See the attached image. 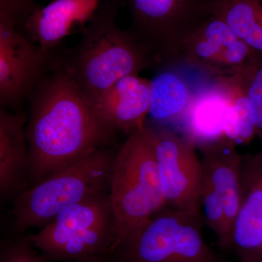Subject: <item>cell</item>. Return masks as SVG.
I'll return each instance as SVG.
<instances>
[{
	"label": "cell",
	"instance_id": "cell-25",
	"mask_svg": "<svg viewBox=\"0 0 262 262\" xmlns=\"http://www.w3.org/2000/svg\"><path fill=\"white\" fill-rule=\"evenodd\" d=\"M116 262H117V261H116Z\"/></svg>",
	"mask_w": 262,
	"mask_h": 262
},
{
	"label": "cell",
	"instance_id": "cell-13",
	"mask_svg": "<svg viewBox=\"0 0 262 262\" xmlns=\"http://www.w3.org/2000/svg\"><path fill=\"white\" fill-rule=\"evenodd\" d=\"M151 80L129 75L104 91L94 105L98 113L117 132L130 134L145 125L150 110Z\"/></svg>",
	"mask_w": 262,
	"mask_h": 262
},
{
	"label": "cell",
	"instance_id": "cell-7",
	"mask_svg": "<svg viewBox=\"0 0 262 262\" xmlns=\"http://www.w3.org/2000/svg\"><path fill=\"white\" fill-rule=\"evenodd\" d=\"M203 164L201 212L220 248L229 250L239 207L243 155L227 139L198 148Z\"/></svg>",
	"mask_w": 262,
	"mask_h": 262
},
{
	"label": "cell",
	"instance_id": "cell-23",
	"mask_svg": "<svg viewBox=\"0 0 262 262\" xmlns=\"http://www.w3.org/2000/svg\"><path fill=\"white\" fill-rule=\"evenodd\" d=\"M86 262H116L115 258L112 256H107V257L96 258V259L91 260V261Z\"/></svg>",
	"mask_w": 262,
	"mask_h": 262
},
{
	"label": "cell",
	"instance_id": "cell-9",
	"mask_svg": "<svg viewBox=\"0 0 262 262\" xmlns=\"http://www.w3.org/2000/svg\"><path fill=\"white\" fill-rule=\"evenodd\" d=\"M132 27L127 31L158 63H173L192 35L182 20L189 0H128Z\"/></svg>",
	"mask_w": 262,
	"mask_h": 262
},
{
	"label": "cell",
	"instance_id": "cell-1",
	"mask_svg": "<svg viewBox=\"0 0 262 262\" xmlns=\"http://www.w3.org/2000/svg\"><path fill=\"white\" fill-rule=\"evenodd\" d=\"M117 133L61 67L39 84L31 104L26 126L29 180L35 185L93 151L110 146Z\"/></svg>",
	"mask_w": 262,
	"mask_h": 262
},
{
	"label": "cell",
	"instance_id": "cell-16",
	"mask_svg": "<svg viewBox=\"0 0 262 262\" xmlns=\"http://www.w3.org/2000/svg\"><path fill=\"white\" fill-rule=\"evenodd\" d=\"M151 80V101L146 122L155 126L171 128L184 116L198 88L176 70L173 63L158 67Z\"/></svg>",
	"mask_w": 262,
	"mask_h": 262
},
{
	"label": "cell",
	"instance_id": "cell-21",
	"mask_svg": "<svg viewBox=\"0 0 262 262\" xmlns=\"http://www.w3.org/2000/svg\"><path fill=\"white\" fill-rule=\"evenodd\" d=\"M27 238L18 237L5 241L1 245L0 262H49Z\"/></svg>",
	"mask_w": 262,
	"mask_h": 262
},
{
	"label": "cell",
	"instance_id": "cell-2",
	"mask_svg": "<svg viewBox=\"0 0 262 262\" xmlns=\"http://www.w3.org/2000/svg\"><path fill=\"white\" fill-rule=\"evenodd\" d=\"M119 7L117 1L99 3L82 31L78 46L63 66L94 103L120 79L158 67L130 33L117 27Z\"/></svg>",
	"mask_w": 262,
	"mask_h": 262
},
{
	"label": "cell",
	"instance_id": "cell-6",
	"mask_svg": "<svg viewBox=\"0 0 262 262\" xmlns=\"http://www.w3.org/2000/svg\"><path fill=\"white\" fill-rule=\"evenodd\" d=\"M202 214L166 208L119 245L117 262H221L203 237Z\"/></svg>",
	"mask_w": 262,
	"mask_h": 262
},
{
	"label": "cell",
	"instance_id": "cell-22",
	"mask_svg": "<svg viewBox=\"0 0 262 262\" xmlns=\"http://www.w3.org/2000/svg\"><path fill=\"white\" fill-rule=\"evenodd\" d=\"M35 7L34 0H0V18L10 19L19 26Z\"/></svg>",
	"mask_w": 262,
	"mask_h": 262
},
{
	"label": "cell",
	"instance_id": "cell-18",
	"mask_svg": "<svg viewBox=\"0 0 262 262\" xmlns=\"http://www.w3.org/2000/svg\"><path fill=\"white\" fill-rule=\"evenodd\" d=\"M215 77L227 102L225 139L237 146L248 144L256 136V131L251 117V103L241 70Z\"/></svg>",
	"mask_w": 262,
	"mask_h": 262
},
{
	"label": "cell",
	"instance_id": "cell-17",
	"mask_svg": "<svg viewBox=\"0 0 262 262\" xmlns=\"http://www.w3.org/2000/svg\"><path fill=\"white\" fill-rule=\"evenodd\" d=\"M238 39L225 21L213 15L188 38L182 55L189 64L215 75L222 52Z\"/></svg>",
	"mask_w": 262,
	"mask_h": 262
},
{
	"label": "cell",
	"instance_id": "cell-10",
	"mask_svg": "<svg viewBox=\"0 0 262 262\" xmlns=\"http://www.w3.org/2000/svg\"><path fill=\"white\" fill-rule=\"evenodd\" d=\"M49 55L29 40L13 20L0 18L2 106H14L32 92Z\"/></svg>",
	"mask_w": 262,
	"mask_h": 262
},
{
	"label": "cell",
	"instance_id": "cell-5",
	"mask_svg": "<svg viewBox=\"0 0 262 262\" xmlns=\"http://www.w3.org/2000/svg\"><path fill=\"white\" fill-rule=\"evenodd\" d=\"M27 238L50 261L86 262L112 256L118 235L108 192L67 207Z\"/></svg>",
	"mask_w": 262,
	"mask_h": 262
},
{
	"label": "cell",
	"instance_id": "cell-4",
	"mask_svg": "<svg viewBox=\"0 0 262 262\" xmlns=\"http://www.w3.org/2000/svg\"><path fill=\"white\" fill-rule=\"evenodd\" d=\"M117 153L110 146L96 150L18 194L12 209L15 232L42 228L67 207L110 192Z\"/></svg>",
	"mask_w": 262,
	"mask_h": 262
},
{
	"label": "cell",
	"instance_id": "cell-14",
	"mask_svg": "<svg viewBox=\"0 0 262 262\" xmlns=\"http://www.w3.org/2000/svg\"><path fill=\"white\" fill-rule=\"evenodd\" d=\"M227 102L214 76L201 84L187 112L171 130L191 141L196 149L225 139Z\"/></svg>",
	"mask_w": 262,
	"mask_h": 262
},
{
	"label": "cell",
	"instance_id": "cell-3",
	"mask_svg": "<svg viewBox=\"0 0 262 262\" xmlns=\"http://www.w3.org/2000/svg\"><path fill=\"white\" fill-rule=\"evenodd\" d=\"M155 144L154 128L146 122L142 128L127 135L117 151L108 192L118 235L117 248L167 207Z\"/></svg>",
	"mask_w": 262,
	"mask_h": 262
},
{
	"label": "cell",
	"instance_id": "cell-11",
	"mask_svg": "<svg viewBox=\"0 0 262 262\" xmlns=\"http://www.w3.org/2000/svg\"><path fill=\"white\" fill-rule=\"evenodd\" d=\"M232 248L241 262H262V151L243 155Z\"/></svg>",
	"mask_w": 262,
	"mask_h": 262
},
{
	"label": "cell",
	"instance_id": "cell-12",
	"mask_svg": "<svg viewBox=\"0 0 262 262\" xmlns=\"http://www.w3.org/2000/svg\"><path fill=\"white\" fill-rule=\"evenodd\" d=\"M98 5L99 0H54L44 8L36 6L18 27L50 53L67 36L83 30Z\"/></svg>",
	"mask_w": 262,
	"mask_h": 262
},
{
	"label": "cell",
	"instance_id": "cell-8",
	"mask_svg": "<svg viewBox=\"0 0 262 262\" xmlns=\"http://www.w3.org/2000/svg\"><path fill=\"white\" fill-rule=\"evenodd\" d=\"M149 124L155 130L157 164L167 207L201 214L203 170L195 145L168 127Z\"/></svg>",
	"mask_w": 262,
	"mask_h": 262
},
{
	"label": "cell",
	"instance_id": "cell-20",
	"mask_svg": "<svg viewBox=\"0 0 262 262\" xmlns=\"http://www.w3.org/2000/svg\"><path fill=\"white\" fill-rule=\"evenodd\" d=\"M239 70L251 103L256 135L262 141V54L256 53Z\"/></svg>",
	"mask_w": 262,
	"mask_h": 262
},
{
	"label": "cell",
	"instance_id": "cell-24",
	"mask_svg": "<svg viewBox=\"0 0 262 262\" xmlns=\"http://www.w3.org/2000/svg\"><path fill=\"white\" fill-rule=\"evenodd\" d=\"M258 1L261 2V3H262V0H258Z\"/></svg>",
	"mask_w": 262,
	"mask_h": 262
},
{
	"label": "cell",
	"instance_id": "cell-19",
	"mask_svg": "<svg viewBox=\"0 0 262 262\" xmlns=\"http://www.w3.org/2000/svg\"><path fill=\"white\" fill-rule=\"evenodd\" d=\"M212 14L225 21L241 40L262 54V3L258 0H217Z\"/></svg>",
	"mask_w": 262,
	"mask_h": 262
},
{
	"label": "cell",
	"instance_id": "cell-15",
	"mask_svg": "<svg viewBox=\"0 0 262 262\" xmlns=\"http://www.w3.org/2000/svg\"><path fill=\"white\" fill-rule=\"evenodd\" d=\"M26 122L24 114L0 110V192L4 199H15L27 189L29 149Z\"/></svg>",
	"mask_w": 262,
	"mask_h": 262
}]
</instances>
